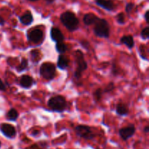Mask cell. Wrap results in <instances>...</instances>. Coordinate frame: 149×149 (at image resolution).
I'll return each mask as SVG.
<instances>
[{"instance_id": "cell-7", "label": "cell", "mask_w": 149, "mask_h": 149, "mask_svg": "<svg viewBox=\"0 0 149 149\" xmlns=\"http://www.w3.org/2000/svg\"><path fill=\"white\" fill-rule=\"evenodd\" d=\"M44 39V32L40 29H34L31 30L27 34V39L29 42L34 44L40 43Z\"/></svg>"}, {"instance_id": "cell-4", "label": "cell", "mask_w": 149, "mask_h": 149, "mask_svg": "<svg viewBox=\"0 0 149 149\" xmlns=\"http://www.w3.org/2000/svg\"><path fill=\"white\" fill-rule=\"evenodd\" d=\"M67 101L65 97L62 95H55L49 99L47 102V106L52 111L61 113L66 109Z\"/></svg>"}, {"instance_id": "cell-14", "label": "cell", "mask_w": 149, "mask_h": 149, "mask_svg": "<svg viewBox=\"0 0 149 149\" xmlns=\"http://www.w3.org/2000/svg\"><path fill=\"white\" fill-rule=\"evenodd\" d=\"M70 61L66 56L64 55H59L57 62V66L61 70H65L69 66Z\"/></svg>"}, {"instance_id": "cell-26", "label": "cell", "mask_w": 149, "mask_h": 149, "mask_svg": "<svg viewBox=\"0 0 149 149\" xmlns=\"http://www.w3.org/2000/svg\"><path fill=\"white\" fill-rule=\"evenodd\" d=\"M134 7H135V4L132 2H129L126 4L125 6V12H126L127 14H130V13L132 12V10H133Z\"/></svg>"}, {"instance_id": "cell-22", "label": "cell", "mask_w": 149, "mask_h": 149, "mask_svg": "<svg viewBox=\"0 0 149 149\" xmlns=\"http://www.w3.org/2000/svg\"><path fill=\"white\" fill-rule=\"evenodd\" d=\"M103 94V90L101 88H98L94 93V98L96 102H99L102 98V95Z\"/></svg>"}, {"instance_id": "cell-18", "label": "cell", "mask_w": 149, "mask_h": 149, "mask_svg": "<svg viewBox=\"0 0 149 149\" xmlns=\"http://www.w3.org/2000/svg\"><path fill=\"white\" fill-rule=\"evenodd\" d=\"M19 116L18 111L15 109H10L7 113V119L10 122H15Z\"/></svg>"}, {"instance_id": "cell-25", "label": "cell", "mask_w": 149, "mask_h": 149, "mask_svg": "<svg viewBox=\"0 0 149 149\" xmlns=\"http://www.w3.org/2000/svg\"><path fill=\"white\" fill-rule=\"evenodd\" d=\"M115 89V85H114V83L113 82H110L107 84V86L106 87V88L104 89L103 90V93H109L113 91V90Z\"/></svg>"}, {"instance_id": "cell-16", "label": "cell", "mask_w": 149, "mask_h": 149, "mask_svg": "<svg viewBox=\"0 0 149 149\" xmlns=\"http://www.w3.org/2000/svg\"><path fill=\"white\" fill-rule=\"evenodd\" d=\"M120 42L126 45L129 49H132L135 46V41L133 36L131 35H125L120 39Z\"/></svg>"}, {"instance_id": "cell-11", "label": "cell", "mask_w": 149, "mask_h": 149, "mask_svg": "<svg viewBox=\"0 0 149 149\" xmlns=\"http://www.w3.org/2000/svg\"><path fill=\"white\" fill-rule=\"evenodd\" d=\"M19 84H20V87L23 88L29 89L35 84V81L31 76L23 75L20 78Z\"/></svg>"}, {"instance_id": "cell-24", "label": "cell", "mask_w": 149, "mask_h": 149, "mask_svg": "<svg viewBox=\"0 0 149 149\" xmlns=\"http://www.w3.org/2000/svg\"><path fill=\"white\" fill-rule=\"evenodd\" d=\"M116 21L118 23L121 25H124L125 23V15L123 13H119L116 16Z\"/></svg>"}, {"instance_id": "cell-12", "label": "cell", "mask_w": 149, "mask_h": 149, "mask_svg": "<svg viewBox=\"0 0 149 149\" xmlns=\"http://www.w3.org/2000/svg\"><path fill=\"white\" fill-rule=\"evenodd\" d=\"M97 6L107 11H113L115 9V4L112 0H95Z\"/></svg>"}, {"instance_id": "cell-38", "label": "cell", "mask_w": 149, "mask_h": 149, "mask_svg": "<svg viewBox=\"0 0 149 149\" xmlns=\"http://www.w3.org/2000/svg\"></svg>"}, {"instance_id": "cell-10", "label": "cell", "mask_w": 149, "mask_h": 149, "mask_svg": "<svg viewBox=\"0 0 149 149\" xmlns=\"http://www.w3.org/2000/svg\"><path fill=\"white\" fill-rule=\"evenodd\" d=\"M50 37L53 42H63L65 36L63 34L62 31L58 28L52 27L50 30Z\"/></svg>"}, {"instance_id": "cell-37", "label": "cell", "mask_w": 149, "mask_h": 149, "mask_svg": "<svg viewBox=\"0 0 149 149\" xmlns=\"http://www.w3.org/2000/svg\"><path fill=\"white\" fill-rule=\"evenodd\" d=\"M37 149H39V148H37Z\"/></svg>"}, {"instance_id": "cell-21", "label": "cell", "mask_w": 149, "mask_h": 149, "mask_svg": "<svg viewBox=\"0 0 149 149\" xmlns=\"http://www.w3.org/2000/svg\"><path fill=\"white\" fill-rule=\"evenodd\" d=\"M31 61L33 62L36 63L41 59V54L40 51L37 50V49H33L31 51Z\"/></svg>"}, {"instance_id": "cell-29", "label": "cell", "mask_w": 149, "mask_h": 149, "mask_svg": "<svg viewBox=\"0 0 149 149\" xmlns=\"http://www.w3.org/2000/svg\"><path fill=\"white\" fill-rule=\"evenodd\" d=\"M6 90V86L4 83L3 82L2 80L0 79V91H5Z\"/></svg>"}, {"instance_id": "cell-35", "label": "cell", "mask_w": 149, "mask_h": 149, "mask_svg": "<svg viewBox=\"0 0 149 149\" xmlns=\"http://www.w3.org/2000/svg\"><path fill=\"white\" fill-rule=\"evenodd\" d=\"M30 1H39V0H29Z\"/></svg>"}, {"instance_id": "cell-33", "label": "cell", "mask_w": 149, "mask_h": 149, "mask_svg": "<svg viewBox=\"0 0 149 149\" xmlns=\"http://www.w3.org/2000/svg\"><path fill=\"white\" fill-rule=\"evenodd\" d=\"M39 131L38 130H35V131H33V133H32V135H36L39 134Z\"/></svg>"}, {"instance_id": "cell-1", "label": "cell", "mask_w": 149, "mask_h": 149, "mask_svg": "<svg viewBox=\"0 0 149 149\" xmlns=\"http://www.w3.org/2000/svg\"><path fill=\"white\" fill-rule=\"evenodd\" d=\"M60 20L69 31L77 30L79 26V20L76 15L71 11H65L62 13L60 17Z\"/></svg>"}, {"instance_id": "cell-20", "label": "cell", "mask_w": 149, "mask_h": 149, "mask_svg": "<svg viewBox=\"0 0 149 149\" xmlns=\"http://www.w3.org/2000/svg\"><path fill=\"white\" fill-rule=\"evenodd\" d=\"M55 49L58 52H59L60 55H63L68 49L66 45L63 42H57L55 45Z\"/></svg>"}, {"instance_id": "cell-5", "label": "cell", "mask_w": 149, "mask_h": 149, "mask_svg": "<svg viewBox=\"0 0 149 149\" xmlns=\"http://www.w3.org/2000/svg\"><path fill=\"white\" fill-rule=\"evenodd\" d=\"M39 74H40L41 77L45 79H53L56 74V66L52 63H43L39 68Z\"/></svg>"}, {"instance_id": "cell-8", "label": "cell", "mask_w": 149, "mask_h": 149, "mask_svg": "<svg viewBox=\"0 0 149 149\" xmlns=\"http://www.w3.org/2000/svg\"><path fill=\"white\" fill-rule=\"evenodd\" d=\"M136 132V129L133 124H130L127 126L121 128L119 130V135L123 141H127L132 138Z\"/></svg>"}, {"instance_id": "cell-19", "label": "cell", "mask_w": 149, "mask_h": 149, "mask_svg": "<svg viewBox=\"0 0 149 149\" xmlns=\"http://www.w3.org/2000/svg\"><path fill=\"white\" fill-rule=\"evenodd\" d=\"M28 66H29V61H28L26 58H22L20 63L16 67V71L19 73L23 72V71H24L25 70H26V68H28Z\"/></svg>"}, {"instance_id": "cell-9", "label": "cell", "mask_w": 149, "mask_h": 149, "mask_svg": "<svg viewBox=\"0 0 149 149\" xmlns=\"http://www.w3.org/2000/svg\"><path fill=\"white\" fill-rule=\"evenodd\" d=\"M0 131L1 133L7 138H15L16 136V130L13 125L7 123H3L0 125Z\"/></svg>"}, {"instance_id": "cell-17", "label": "cell", "mask_w": 149, "mask_h": 149, "mask_svg": "<svg viewBox=\"0 0 149 149\" xmlns=\"http://www.w3.org/2000/svg\"><path fill=\"white\" fill-rule=\"evenodd\" d=\"M116 114L121 116H127L129 113V109L125 103H119L116 107Z\"/></svg>"}, {"instance_id": "cell-36", "label": "cell", "mask_w": 149, "mask_h": 149, "mask_svg": "<svg viewBox=\"0 0 149 149\" xmlns=\"http://www.w3.org/2000/svg\"><path fill=\"white\" fill-rule=\"evenodd\" d=\"M0 148H1V142H0Z\"/></svg>"}, {"instance_id": "cell-30", "label": "cell", "mask_w": 149, "mask_h": 149, "mask_svg": "<svg viewBox=\"0 0 149 149\" xmlns=\"http://www.w3.org/2000/svg\"><path fill=\"white\" fill-rule=\"evenodd\" d=\"M148 15H149V10H147V11L145 13V14H144V18H145L146 22L147 23H149Z\"/></svg>"}, {"instance_id": "cell-34", "label": "cell", "mask_w": 149, "mask_h": 149, "mask_svg": "<svg viewBox=\"0 0 149 149\" xmlns=\"http://www.w3.org/2000/svg\"><path fill=\"white\" fill-rule=\"evenodd\" d=\"M45 1H46L48 4H52V3H53L55 0H45Z\"/></svg>"}, {"instance_id": "cell-2", "label": "cell", "mask_w": 149, "mask_h": 149, "mask_svg": "<svg viewBox=\"0 0 149 149\" xmlns=\"http://www.w3.org/2000/svg\"><path fill=\"white\" fill-rule=\"evenodd\" d=\"M74 55L75 57L76 63H77V70L74 71V77L76 81H79L82 77V73L87 69L88 65L87 61L84 59V53L80 49H77L74 52Z\"/></svg>"}, {"instance_id": "cell-27", "label": "cell", "mask_w": 149, "mask_h": 149, "mask_svg": "<svg viewBox=\"0 0 149 149\" xmlns=\"http://www.w3.org/2000/svg\"><path fill=\"white\" fill-rule=\"evenodd\" d=\"M79 43L82 47H84V49H87V50H89V49H90V44L87 39H83V40L80 41Z\"/></svg>"}, {"instance_id": "cell-3", "label": "cell", "mask_w": 149, "mask_h": 149, "mask_svg": "<svg viewBox=\"0 0 149 149\" xmlns=\"http://www.w3.org/2000/svg\"><path fill=\"white\" fill-rule=\"evenodd\" d=\"M93 31L95 36L100 38H105L108 39L110 36V25L109 22L103 18H100L97 20V21L94 24Z\"/></svg>"}, {"instance_id": "cell-23", "label": "cell", "mask_w": 149, "mask_h": 149, "mask_svg": "<svg viewBox=\"0 0 149 149\" xmlns=\"http://www.w3.org/2000/svg\"><path fill=\"white\" fill-rule=\"evenodd\" d=\"M141 36L143 40H147L149 38V27L146 26V27L143 28L141 32Z\"/></svg>"}, {"instance_id": "cell-32", "label": "cell", "mask_w": 149, "mask_h": 149, "mask_svg": "<svg viewBox=\"0 0 149 149\" xmlns=\"http://www.w3.org/2000/svg\"><path fill=\"white\" fill-rule=\"evenodd\" d=\"M143 132H145V133H148V132H149V126H148V125H147V126H146L145 127H144Z\"/></svg>"}, {"instance_id": "cell-6", "label": "cell", "mask_w": 149, "mask_h": 149, "mask_svg": "<svg viewBox=\"0 0 149 149\" xmlns=\"http://www.w3.org/2000/svg\"><path fill=\"white\" fill-rule=\"evenodd\" d=\"M74 130H75L77 136L84 138L85 140H93L96 136L95 134L92 130L91 127L88 126V125H77L75 127Z\"/></svg>"}, {"instance_id": "cell-28", "label": "cell", "mask_w": 149, "mask_h": 149, "mask_svg": "<svg viewBox=\"0 0 149 149\" xmlns=\"http://www.w3.org/2000/svg\"><path fill=\"white\" fill-rule=\"evenodd\" d=\"M111 73L113 76H117L119 74V67L116 65V63H113V65H112V68H111Z\"/></svg>"}, {"instance_id": "cell-13", "label": "cell", "mask_w": 149, "mask_h": 149, "mask_svg": "<svg viewBox=\"0 0 149 149\" xmlns=\"http://www.w3.org/2000/svg\"><path fill=\"white\" fill-rule=\"evenodd\" d=\"M19 20L24 26H30L33 23V17L31 13L29 10H27L24 14L19 17Z\"/></svg>"}, {"instance_id": "cell-31", "label": "cell", "mask_w": 149, "mask_h": 149, "mask_svg": "<svg viewBox=\"0 0 149 149\" xmlns=\"http://www.w3.org/2000/svg\"><path fill=\"white\" fill-rule=\"evenodd\" d=\"M4 23H5V20L1 16H0V26H4Z\"/></svg>"}, {"instance_id": "cell-15", "label": "cell", "mask_w": 149, "mask_h": 149, "mask_svg": "<svg viewBox=\"0 0 149 149\" xmlns=\"http://www.w3.org/2000/svg\"><path fill=\"white\" fill-rule=\"evenodd\" d=\"M97 19L98 17L93 13H87L83 17V23L86 26H91L95 24Z\"/></svg>"}]
</instances>
